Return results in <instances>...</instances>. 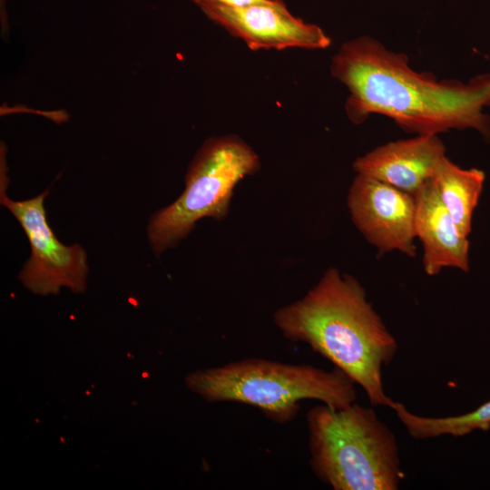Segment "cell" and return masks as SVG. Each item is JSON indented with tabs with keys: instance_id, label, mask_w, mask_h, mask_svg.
<instances>
[{
	"instance_id": "cell-1",
	"label": "cell",
	"mask_w": 490,
	"mask_h": 490,
	"mask_svg": "<svg viewBox=\"0 0 490 490\" xmlns=\"http://www.w3.org/2000/svg\"><path fill=\"white\" fill-rule=\"evenodd\" d=\"M330 73L348 89L345 110L354 123L375 113L417 135L471 128L490 140V116L483 112L490 106V74L467 83L438 81L411 68L407 54L366 35L341 44Z\"/></svg>"
},
{
	"instance_id": "cell-2",
	"label": "cell",
	"mask_w": 490,
	"mask_h": 490,
	"mask_svg": "<svg viewBox=\"0 0 490 490\" xmlns=\"http://www.w3.org/2000/svg\"><path fill=\"white\" fill-rule=\"evenodd\" d=\"M273 322L286 339L308 345L346 373L373 407L393 409L382 370L397 341L356 278L329 268L301 299L278 309Z\"/></svg>"
},
{
	"instance_id": "cell-3",
	"label": "cell",
	"mask_w": 490,
	"mask_h": 490,
	"mask_svg": "<svg viewBox=\"0 0 490 490\" xmlns=\"http://www.w3.org/2000/svg\"><path fill=\"white\" fill-rule=\"evenodd\" d=\"M309 466L334 490H397L404 474L394 432L373 406L320 404L306 415Z\"/></svg>"
},
{
	"instance_id": "cell-4",
	"label": "cell",
	"mask_w": 490,
	"mask_h": 490,
	"mask_svg": "<svg viewBox=\"0 0 490 490\" xmlns=\"http://www.w3.org/2000/svg\"><path fill=\"white\" fill-rule=\"evenodd\" d=\"M186 385L209 402L247 405L278 424L293 421L302 400L341 408L358 397L356 383L336 367L326 370L260 358L195 371L187 377Z\"/></svg>"
},
{
	"instance_id": "cell-5",
	"label": "cell",
	"mask_w": 490,
	"mask_h": 490,
	"mask_svg": "<svg viewBox=\"0 0 490 490\" xmlns=\"http://www.w3.org/2000/svg\"><path fill=\"white\" fill-rule=\"evenodd\" d=\"M260 168L259 155L238 135L205 141L189 166L182 193L150 220L148 239L153 252L160 255L176 246L201 219H225L235 187Z\"/></svg>"
},
{
	"instance_id": "cell-6",
	"label": "cell",
	"mask_w": 490,
	"mask_h": 490,
	"mask_svg": "<svg viewBox=\"0 0 490 490\" xmlns=\"http://www.w3.org/2000/svg\"><path fill=\"white\" fill-rule=\"evenodd\" d=\"M5 180L1 177V204L18 220L31 247V257L19 275L21 281L41 294L56 293L61 286L83 290L88 271L86 252L79 244L60 242L50 228L44 206L48 191L29 200L13 201L6 196Z\"/></svg>"
},
{
	"instance_id": "cell-7",
	"label": "cell",
	"mask_w": 490,
	"mask_h": 490,
	"mask_svg": "<svg viewBox=\"0 0 490 490\" xmlns=\"http://www.w3.org/2000/svg\"><path fill=\"white\" fill-rule=\"evenodd\" d=\"M354 224L383 252L415 257L416 197L368 175L357 173L348 193Z\"/></svg>"
},
{
	"instance_id": "cell-8",
	"label": "cell",
	"mask_w": 490,
	"mask_h": 490,
	"mask_svg": "<svg viewBox=\"0 0 490 490\" xmlns=\"http://www.w3.org/2000/svg\"><path fill=\"white\" fill-rule=\"evenodd\" d=\"M200 9L251 50L325 49L331 44L330 37L318 25L294 16L284 2L240 7L208 5Z\"/></svg>"
},
{
	"instance_id": "cell-9",
	"label": "cell",
	"mask_w": 490,
	"mask_h": 490,
	"mask_svg": "<svg viewBox=\"0 0 490 490\" xmlns=\"http://www.w3.org/2000/svg\"><path fill=\"white\" fill-rule=\"evenodd\" d=\"M445 152L437 135H417L372 150L357 158L353 168L415 196L433 179Z\"/></svg>"
},
{
	"instance_id": "cell-10",
	"label": "cell",
	"mask_w": 490,
	"mask_h": 490,
	"mask_svg": "<svg viewBox=\"0 0 490 490\" xmlns=\"http://www.w3.org/2000/svg\"><path fill=\"white\" fill-rule=\"evenodd\" d=\"M416 201L415 228L424 248L423 264L429 276L443 268L469 269L467 238L462 237L443 202L433 179L415 195Z\"/></svg>"
},
{
	"instance_id": "cell-11",
	"label": "cell",
	"mask_w": 490,
	"mask_h": 490,
	"mask_svg": "<svg viewBox=\"0 0 490 490\" xmlns=\"http://www.w3.org/2000/svg\"><path fill=\"white\" fill-rule=\"evenodd\" d=\"M485 178L481 170L462 169L446 156L433 177L437 194L462 237L467 238L472 230V216Z\"/></svg>"
},
{
	"instance_id": "cell-12",
	"label": "cell",
	"mask_w": 490,
	"mask_h": 490,
	"mask_svg": "<svg viewBox=\"0 0 490 490\" xmlns=\"http://www.w3.org/2000/svg\"><path fill=\"white\" fill-rule=\"evenodd\" d=\"M393 410L409 436L416 440L441 436L460 437L475 430L490 429V399L475 410L457 416L431 417L410 412L401 402L395 403Z\"/></svg>"
},
{
	"instance_id": "cell-13",
	"label": "cell",
	"mask_w": 490,
	"mask_h": 490,
	"mask_svg": "<svg viewBox=\"0 0 490 490\" xmlns=\"http://www.w3.org/2000/svg\"><path fill=\"white\" fill-rule=\"evenodd\" d=\"M199 8L208 5L240 7L257 4L279 5L281 0H191Z\"/></svg>"
},
{
	"instance_id": "cell-14",
	"label": "cell",
	"mask_w": 490,
	"mask_h": 490,
	"mask_svg": "<svg viewBox=\"0 0 490 490\" xmlns=\"http://www.w3.org/2000/svg\"><path fill=\"white\" fill-rule=\"evenodd\" d=\"M5 4V0H1V10L3 9V5Z\"/></svg>"
}]
</instances>
